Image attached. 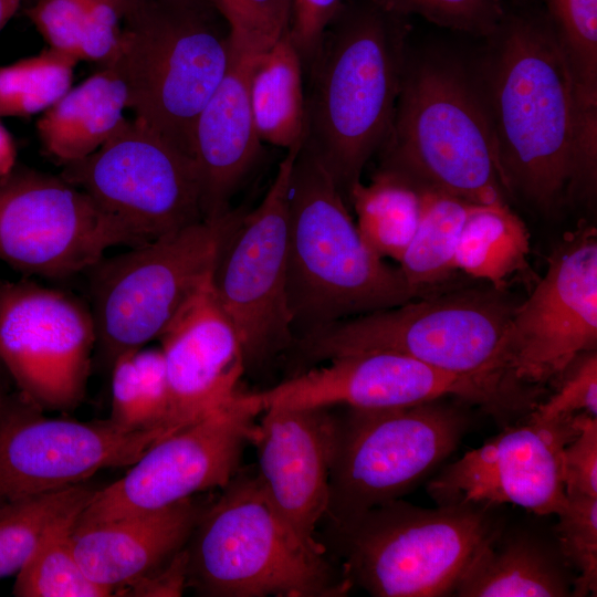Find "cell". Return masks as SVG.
Wrapping results in <instances>:
<instances>
[{
    "label": "cell",
    "instance_id": "1",
    "mask_svg": "<svg viewBox=\"0 0 597 597\" xmlns=\"http://www.w3.org/2000/svg\"><path fill=\"white\" fill-rule=\"evenodd\" d=\"M478 74L510 193L551 210L597 168V111L586 107L546 12L509 7Z\"/></svg>",
    "mask_w": 597,
    "mask_h": 597
},
{
    "label": "cell",
    "instance_id": "2",
    "mask_svg": "<svg viewBox=\"0 0 597 597\" xmlns=\"http://www.w3.org/2000/svg\"><path fill=\"white\" fill-rule=\"evenodd\" d=\"M407 17L344 3L308 67L304 143L344 197L390 133L407 65Z\"/></svg>",
    "mask_w": 597,
    "mask_h": 597
},
{
    "label": "cell",
    "instance_id": "3",
    "mask_svg": "<svg viewBox=\"0 0 597 597\" xmlns=\"http://www.w3.org/2000/svg\"><path fill=\"white\" fill-rule=\"evenodd\" d=\"M286 292L295 338L417 298L399 268L366 244L334 178L304 142L289 185Z\"/></svg>",
    "mask_w": 597,
    "mask_h": 597
},
{
    "label": "cell",
    "instance_id": "4",
    "mask_svg": "<svg viewBox=\"0 0 597 597\" xmlns=\"http://www.w3.org/2000/svg\"><path fill=\"white\" fill-rule=\"evenodd\" d=\"M379 168L475 203L511 195L478 74L457 59L407 61Z\"/></svg>",
    "mask_w": 597,
    "mask_h": 597
},
{
    "label": "cell",
    "instance_id": "5",
    "mask_svg": "<svg viewBox=\"0 0 597 597\" xmlns=\"http://www.w3.org/2000/svg\"><path fill=\"white\" fill-rule=\"evenodd\" d=\"M505 291L443 290L312 329L284 357L287 377L336 357L389 352L457 375L517 380L502 350L517 304Z\"/></svg>",
    "mask_w": 597,
    "mask_h": 597
},
{
    "label": "cell",
    "instance_id": "6",
    "mask_svg": "<svg viewBox=\"0 0 597 597\" xmlns=\"http://www.w3.org/2000/svg\"><path fill=\"white\" fill-rule=\"evenodd\" d=\"M186 545V587L208 597H335L353 586L286 525L258 475L238 472Z\"/></svg>",
    "mask_w": 597,
    "mask_h": 597
},
{
    "label": "cell",
    "instance_id": "7",
    "mask_svg": "<svg viewBox=\"0 0 597 597\" xmlns=\"http://www.w3.org/2000/svg\"><path fill=\"white\" fill-rule=\"evenodd\" d=\"M208 2L128 0L115 54L134 119L192 157L196 119L224 77L229 33Z\"/></svg>",
    "mask_w": 597,
    "mask_h": 597
},
{
    "label": "cell",
    "instance_id": "8",
    "mask_svg": "<svg viewBox=\"0 0 597 597\" xmlns=\"http://www.w3.org/2000/svg\"><path fill=\"white\" fill-rule=\"evenodd\" d=\"M343 576L376 597L453 595L479 547L498 532L485 509H423L400 499L327 527Z\"/></svg>",
    "mask_w": 597,
    "mask_h": 597
},
{
    "label": "cell",
    "instance_id": "9",
    "mask_svg": "<svg viewBox=\"0 0 597 597\" xmlns=\"http://www.w3.org/2000/svg\"><path fill=\"white\" fill-rule=\"evenodd\" d=\"M245 209L202 219L129 251L103 258L91 272L96 346L112 366L122 354L158 339L211 275L221 244Z\"/></svg>",
    "mask_w": 597,
    "mask_h": 597
},
{
    "label": "cell",
    "instance_id": "10",
    "mask_svg": "<svg viewBox=\"0 0 597 597\" xmlns=\"http://www.w3.org/2000/svg\"><path fill=\"white\" fill-rule=\"evenodd\" d=\"M467 417L442 399L391 408H346L337 417L327 527L398 500L459 446Z\"/></svg>",
    "mask_w": 597,
    "mask_h": 597
},
{
    "label": "cell",
    "instance_id": "11",
    "mask_svg": "<svg viewBox=\"0 0 597 597\" xmlns=\"http://www.w3.org/2000/svg\"><path fill=\"white\" fill-rule=\"evenodd\" d=\"M302 144L287 149L263 199L228 232L211 275L252 376L283 360L295 341L286 292L289 185Z\"/></svg>",
    "mask_w": 597,
    "mask_h": 597
},
{
    "label": "cell",
    "instance_id": "12",
    "mask_svg": "<svg viewBox=\"0 0 597 597\" xmlns=\"http://www.w3.org/2000/svg\"><path fill=\"white\" fill-rule=\"evenodd\" d=\"M248 392L259 413L269 408H391L455 397L495 413L531 408L533 390L511 378L467 376L389 352L345 355Z\"/></svg>",
    "mask_w": 597,
    "mask_h": 597
},
{
    "label": "cell",
    "instance_id": "13",
    "mask_svg": "<svg viewBox=\"0 0 597 597\" xmlns=\"http://www.w3.org/2000/svg\"><path fill=\"white\" fill-rule=\"evenodd\" d=\"M144 243L61 175L14 167L0 178V261L15 270L69 277L113 247Z\"/></svg>",
    "mask_w": 597,
    "mask_h": 597
},
{
    "label": "cell",
    "instance_id": "14",
    "mask_svg": "<svg viewBox=\"0 0 597 597\" xmlns=\"http://www.w3.org/2000/svg\"><path fill=\"white\" fill-rule=\"evenodd\" d=\"M260 415L247 392L156 440L106 488L97 489L75 524H91L166 507L223 489L239 472Z\"/></svg>",
    "mask_w": 597,
    "mask_h": 597
},
{
    "label": "cell",
    "instance_id": "15",
    "mask_svg": "<svg viewBox=\"0 0 597 597\" xmlns=\"http://www.w3.org/2000/svg\"><path fill=\"white\" fill-rule=\"evenodd\" d=\"M61 176L144 242L203 219L191 156L137 119H127L97 150L63 166Z\"/></svg>",
    "mask_w": 597,
    "mask_h": 597
},
{
    "label": "cell",
    "instance_id": "16",
    "mask_svg": "<svg viewBox=\"0 0 597 597\" xmlns=\"http://www.w3.org/2000/svg\"><path fill=\"white\" fill-rule=\"evenodd\" d=\"M96 342L91 308L80 298L28 280L0 283V364L36 408L78 407Z\"/></svg>",
    "mask_w": 597,
    "mask_h": 597
},
{
    "label": "cell",
    "instance_id": "17",
    "mask_svg": "<svg viewBox=\"0 0 597 597\" xmlns=\"http://www.w3.org/2000/svg\"><path fill=\"white\" fill-rule=\"evenodd\" d=\"M596 347L597 231L582 227L556 244L544 275L515 305L502 350L519 381L541 387Z\"/></svg>",
    "mask_w": 597,
    "mask_h": 597
},
{
    "label": "cell",
    "instance_id": "18",
    "mask_svg": "<svg viewBox=\"0 0 597 597\" xmlns=\"http://www.w3.org/2000/svg\"><path fill=\"white\" fill-rule=\"evenodd\" d=\"M124 431L108 419L50 418L21 395L0 404V505L85 483L104 469L133 464L176 430Z\"/></svg>",
    "mask_w": 597,
    "mask_h": 597
},
{
    "label": "cell",
    "instance_id": "19",
    "mask_svg": "<svg viewBox=\"0 0 597 597\" xmlns=\"http://www.w3.org/2000/svg\"><path fill=\"white\" fill-rule=\"evenodd\" d=\"M578 415L530 418L504 430L447 465L429 482L430 498L438 505L510 503L537 515H557L566 504L563 450L578 432Z\"/></svg>",
    "mask_w": 597,
    "mask_h": 597
},
{
    "label": "cell",
    "instance_id": "20",
    "mask_svg": "<svg viewBox=\"0 0 597 597\" xmlns=\"http://www.w3.org/2000/svg\"><path fill=\"white\" fill-rule=\"evenodd\" d=\"M256 423L258 475L273 506L306 546L326 513L337 416L329 408H269Z\"/></svg>",
    "mask_w": 597,
    "mask_h": 597
},
{
    "label": "cell",
    "instance_id": "21",
    "mask_svg": "<svg viewBox=\"0 0 597 597\" xmlns=\"http://www.w3.org/2000/svg\"><path fill=\"white\" fill-rule=\"evenodd\" d=\"M211 275L158 338L169 387V425L176 428L232 401L245 375L241 341L216 296Z\"/></svg>",
    "mask_w": 597,
    "mask_h": 597
},
{
    "label": "cell",
    "instance_id": "22",
    "mask_svg": "<svg viewBox=\"0 0 597 597\" xmlns=\"http://www.w3.org/2000/svg\"><path fill=\"white\" fill-rule=\"evenodd\" d=\"M205 506L192 496L138 515L75 524L77 562L91 580L122 595L186 547Z\"/></svg>",
    "mask_w": 597,
    "mask_h": 597
},
{
    "label": "cell",
    "instance_id": "23",
    "mask_svg": "<svg viewBox=\"0 0 597 597\" xmlns=\"http://www.w3.org/2000/svg\"><path fill=\"white\" fill-rule=\"evenodd\" d=\"M258 56L231 49L228 71L195 123L192 158L203 219L219 218L232 209L231 199L261 151L249 100L250 75Z\"/></svg>",
    "mask_w": 597,
    "mask_h": 597
},
{
    "label": "cell",
    "instance_id": "24",
    "mask_svg": "<svg viewBox=\"0 0 597 597\" xmlns=\"http://www.w3.org/2000/svg\"><path fill=\"white\" fill-rule=\"evenodd\" d=\"M72 86L35 124L44 153L65 166L106 143L124 124L127 88L109 63Z\"/></svg>",
    "mask_w": 597,
    "mask_h": 597
},
{
    "label": "cell",
    "instance_id": "25",
    "mask_svg": "<svg viewBox=\"0 0 597 597\" xmlns=\"http://www.w3.org/2000/svg\"><path fill=\"white\" fill-rule=\"evenodd\" d=\"M499 531L471 557L453 596L565 597L567 576L546 548L528 537L499 540Z\"/></svg>",
    "mask_w": 597,
    "mask_h": 597
},
{
    "label": "cell",
    "instance_id": "26",
    "mask_svg": "<svg viewBox=\"0 0 597 597\" xmlns=\"http://www.w3.org/2000/svg\"><path fill=\"white\" fill-rule=\"evenodd\" d=\"M304 65L286 32L258 56L249 81V100L262 143L286 150L304 142L306 94Z\"/></svg>",
    "mask_w": 597,
    "mask_h": 597
},
{
    "label": "cell",
    "instance_id": "27",
    "mask_svg": "<svg viewBox=\"0 0 597 597\" xmlns=\"http://www.w3.org/2000/svg\"><path fill=\"white\" fill-rule=\"evenodd\" d=\"M427 187L410 177L379 168L368 184L357 181L347 199L357 229L380 258L399 262L420 222Z\"/></svg>",
    "mask_w": 597,
    "mask_h": 597
},
{
    "label": "cell",
    "instance_id": "28",
    "mask_svg": "<svg viewBox=\"0 0 597 597\" xmlns=\"http://www.w3.org/2000/svg\"><path fill=\"white\" fill-rule=\"evenodd\" d=\"M530 232L506 200L475 203L458 241L454 268L505 290L528 266Z\"/></svg>",
    "mask_w": 597,
    "mask_h": 597
},
{
    "label": "cell",
    "instance_id": "29",
    "mask_svg": "<svg viewBox=\"0 0 597 597\" xmlns=\"http://www.w3.org/2000/svg\"><path fill=\"white\" fill-rule=\"evenodd\" d=\"M475 202L427 187L417 230L398 262L416 297L446 290L454 273V255L463 224Z\"/></svg>",
    "mask_w": 597,
    "mask_h": 597
},
{
    "label": "cell",
    "instance_id": "30",
    "mask_svg": "<svg viewBox=\"0 0 597 597\" xmlns=\"http://www.w3.org/2000/svg\"><path fill=\"white\" fill-rule=\"evenodd\" d=\"M169 412L170 396L161 348L144 346L119 355L112 364L108 420L124 431L149 430L171 427Z\"/></svg>",
    "mask_w": 597,
    "mask_h": 597
},
{
    "label": "cell",
    "instance_id": "31",
    "mask_svg": "<svg viewBox=\"0 0 597 597\" xmlns=\"http://www.w3.org/2000/svg\"><path fill=\"white\" fill-rule=\"evenodd\" d=\"M84 507L64 514L46 528L30 558L15 575L14 596H112L86 576L73 549L72 531Z\"/></svg>",
    "mask_w": 597,
    "mask_h": 597
},
{
    "label": "cell",
    "instance_id": "32",
    "mask_svg": "<svg viewBox=\"0 0 597 597\" xmlns=\"http://www.w3.org/2000/svg\"><path fill=\"white\" fill-rule=\"evenodd\" d=\"M96 490L85 482L0 505V579L17 575L46 528L64 514L84 507Z\"/></svg>",
    "mask_w": 597,
    "mask_h": 597
},
{
    "label": "cell",
    "instance_id": "33",
    "mask_svg": "<svg viewBox=\"0 0 597 597\" xmlns=\"http://www.w3.org/2000/svg\"><path fill=\"white\" fill-rule=\"evenodd\" d=\"M78 61L50 48L0 66V117L42 114L71 87Z\"/></svg>",
    "mask_w": 597,
    "mask_h": 597
},
{
    "label": "cell",
    "instance_id": "34",
    "mask_svg": "<svg viewBox=\"0 0 597 597\" xmlns=\"http://www.w3.org/2000/svg\"><path fill=\"white\" fill-rule=\"evenodd\" d=\"M584 105L597 111V0H543Z\"/></svg>",
    "mask_w": 597,
    "mask_h": 597
},
{
    "label": "cell",
    "instance_id": "35",
    "mask_svg": "<svg viewBox=\"0 0 597 597\" xmlns=\"http://www.w3.org/2000/svg\"><path fill=\"white\" fill-rule=\"evenodd\" d=\"M228 24L230 46L251 56L266 52L290 30L291 0H208Z\"/></svg>",
    "mask_w": 597,
    "mask_h": 597
},
{
    "label": "cell",
    "instance_id": "36",
    "mask_svg": "<svg viewBox=\"0 0 597 597\" xmlns=\"http://www.w3.org/2000/svg\"><path fill=\"white\" fill-rule=\"evenodd\" d=\"M557 516L555 533L561 553L578 573L572 595H596L597 496L566 495V504Z\"/></svg>",
    "mask_w": 597,
    "mask_h": 597
},
{
    "label": "cell",
    "instance_id": "37",
    "mask_svg": "<svg viewBox=\"0 0 597 597\" xmlns=\"http://www.w3.org/2000/svg\"><path fill=\"white\" fill-rule=\"evenodd\" d=\"M385 9L408 17L418 14L454 31L488 38L503 20L510 0H375Z\"/></svg>",
    "mask_w": 597,
    "mask_h": 597
},
{
    "label": "cell",
    "instance_id": "38",
    "mask_svg": "<svg viewBox=\"0 0 597 597\" xmlns=\"http://www.w3.org/2000/svg\"><path fill=\"white\" fill-rule=\"evenodd\" d=\"M556 391L537 402L531 419L549 421L587 413L597 417V352L579 355L561 376Z\"/></svg>",
    "mask_w": 597,
    "mask_h": 597
},
{
    "label": "cell",
    "instance_id": "39",
    "mask_svg": "<svg viewBox=\"0 0 597 597\" xmlns=\"http://www.w3.org/2000/svg\"><path fill=\"white\" fill-rule=\"evenodd\" d=\"M92 2L93 0H36L25 13L50 49L78 61Z\"/></svg>",
    "mask_w": 597,
    "mask_h": 597
},
{
    "label": "cell",
    "instance_id": "40",
    "mask_svg": "<svg viewBox=\"0 0 597 597\" xmlns=\"http://www.w3.org/2000/svg\"><path fill=\"white\" fill-rule=\"evenodd\" d=\"M562 475L566 495L597 496V417L578 415V432L563 450Z\"/></svg>",
    "mask_w": 597,
    "mask_h": 597
},
{
    "label": "cell",
    "instance_id": "41",
    "mask_svg": "<svg viewBox=\"0 0 597 597\" xmlns=\"http://www.w3.org/2000/svg\"><path fill=\"white\" fill-rule=\"evenodd\" d=\"M289 34L308 70L316 59L324 34L344 6L343 0H291Z\"/></svg>",
    "mask_w": 597,
    "mask_h": 597
},
{
    "label": "cell",
    "instance_id": "42",
    "mask_svg": "<svg viewBox=\"0 0 597 597\" xmlns=\"http://www.w3.org/2000/svg\"><path fill=\"white\" fill-rule=\"evenodd\" d=\"M186 548L168 564L128 587L127 596H180L186 587ZM123 595V594H122Z\"/></svg>",
    "mask_w": 597,
    "mask_h": 597
},
{
    "label": "cell",
    "instance_id": "43",
    "mask_svg": "<svg viewBox=\"0 0 597 597\" xmlns=\"http://www.w3.org/2000/svg\"><path fill=\"white\" fill-rule=\"evenodd\" d=\"M17 147L11 134L0 122V178L15 167Z\"/></svg>",
    "mask_w": 597,
    "mask_h": 597
},
{
    "label": "cell",
    "instance_id": "44",
    "mask_svg": "<svg viewBox=\"0 0 597 597\" xmlns=\"http://www.w3.org/2000/svg\"><path fill=\"white\" fill-rule=\"evenodd\" d=\"M22 0H0V32L15 14Z\"/></svg>",
    "mask_w": 597,
    "mask_h": 597
},
{
    "label": "cell",
    "instance_id": "45",
    "mask_svg": "<svg viewBox=\"0 0 597 597\" xmlns=\"http://www.w3.org/2000/svg\"><path fill=\"white\" fill-rule=\"evenodd\" d=\"M106 1L113 4L121 12L123 17V12L127 6L128 0H106Z\"/></svg>",
    "mask_w": 597,
    "mask_h": 597
},
{
    "label": "cell",
    "instance_id": "46",
    "mask_svg": "<svg viewBox=\"0 0 597 597\" xmlns=\"http://www.w3.org/2000/svg\"><path fill=\"white\" fill-rule=\"evenodd\" d=\"M168 1L181 2V3H201V2L210 3L208 0H168Z\"/></svg>",
    "mask_w": 597,
    "mask_h": 597
},
{
    "label": "cell",
    "instance_id": "47",
    "mask_svg": "<svg viewBox=\"0 0 597 597\" xmlns=\"http://www.w3.org/2000/svg\"><path fill=\"white\" fill-rule=\"evenodd\" d=\"M0 404H1V399H0Z\"/></svg>",
    "mask_w": 597,
    "mask_h": 597
}]
</instances>
